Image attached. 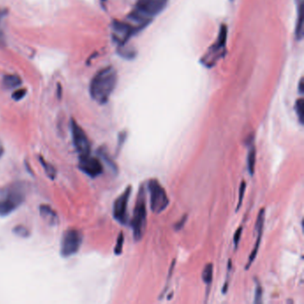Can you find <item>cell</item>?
Instances as JSON below:
<instances>
[{
    "instance_id": "obj_1",
    "label": "cell",
    "mask_w": 304,
    "mask_h": 304,
    "mask_svg": "<svg viewBox=\"0 0 304 304\" xmlns=\"http://www.w3.org/2000/svg\"><path fill=\"white\" fill-rule=\"evenodd\" d=\"M169 0H137L128 20L139 32L148 26L155 17L164 11Z\"/></svg>"
},
{
    "instance_id": "obj_2",
    "label": "cell",
    "mask_w": 304,
    "mask_h": 304,
    "mask_svg": "<svg viewBox=\"0 0 304 304\" xmlns=\"http://www.w3.org/2000/svg\"><path fill=\"white\" fill-rule=\"evenodd\" d=\"M116 70L112 66L105 67L95 75L89 87L92 99L99 105H105L115 89L117 84Z\"/></svg>"
},
{
    "instance_id": "obj_3",
    "label": "cell",
    "mask_w": 304,
    "mask_h": 304,
    "mask_svg": "<svg viewBox=\"0 0 304 304\" xmlns=\"http://www.w3.org/2000/svg\"><path fill=\"white\" fill-rule=\"evenodd\" d=\"M26 192L21 183H15L5 188H0V216L9 215L22 205Z\"/></svg>"
},
{
    "instance_id": "obj_4",
    "label": "cell",
    "mask_w": 304,
    "mask_h": 304,
    "mask_svg": "<svg viewBox=\"0 0 304 304\" xmlns=\"http://www.w3.org/2000/svg\"><path fill=\"white\" fill-rule=\"evenodd\" d=\"M146 205H145V193L144 186L139 188L138 198L134 210L131 227L133 230V238L135 241H140L144 237L146 228Z\"/></svg>"
},
{
    "instance_id": "obj_5",
    "label": "cell",
    "mask_w": 304,
    "mask_h": 304,
    "mask_svg": "<svg viewBox=\"0 0 304 304\" xmlns=\"http://www.w3.org/2000/svg\"><path fill=\"white\" fill-rule=\"evenodd\" d=\"M227 39V25L222 24L220 29V33L215 42L210 46L209 49L205 55L202 56L201 63L204 66L212 67L215 65L218 61L223 58L226 55V45Z\"/></svg>"
},
{
    "instance_id": "obj_6",
    "label": "cell",
    "mask_w": 304,
    "mask_h": 304,
    "mask_svg": "<svg viewBox=\"0 0 304 304\" xmlns=\"http://www.w3.org/2000/svg\"><path fill=\"white\" fill-rule=\"evenodd\" d=\"M150 193V207L155 213H160L170 204L165 189L157 179H150L147 184Z\"/></svg>"
},
{
    "instance_id": "obj_7",
    "label": "cell",
    "mask_w": 304,
    "mask_h": 304,
    "mask_svg": "<svg viewBox=\"0 0 304 304\" xmlns=\"http://www.w3.org/2000/svg\"><path fill=\"white\" fill-rule=\"evenodd\" d=\"M83 237L77 229H69L64 233L62 238L60 254L64 258L76 255L82 243Z\"/></svg>"
},
{
    "instance_id": "obj_8",
    "label": "cell",
    "mask_w": 304,
    "mask_h": 304,
    "mask_svg": "<svg viewBox=\"0 0 304 304\" xmlns=\"http://www.w3.org/2000/svg\"><path fill=\"white\" fill-rule=\"evenodd\" d=\"M71 130H72V143L79 154V157H84L90 155L91 144L86 132L83 130L77 122L71 120Z\"/></svg>"
},
{
    "instance_id": "obj_9",
    "label": "cell",
    "mask_w": 304,
    "mask_h": 304,
    "mask_svg": "<svg viewBox=\"0 0 304 304\" xmlns=\"http://www.w3.org/2000/svg\"><path fill=\"white\" fill-rule=\"evenodd\" d=\"M131 190H132L131 186H128L124 190V192L120 196H118V198L115 200L113 204V209H112L113 218L122 225H127L128 222V201L131 194Z\"/></svg>"
},
{
    "instance_id": "obj_10",
    "label": "cell",
    "mask_w": 304,
    "mask_h": 304,
    "mask_svg": "<svg viewBox=\"0 0 304 304\" xmlns=\"http://www.w3.org/2000/svg\"><path fill=\"white\" fill-rule=\"evenodd\" d=\"M112 39L117 44L121 46L126 44L134 35L138 33L137 30L129 22L120 21H113L112 24Z\"/></svg>"
},
{
    "instance_id": "obj_11",
    "label": "cell",
    "mask_w": 304,
    "mask_h": 304,
    "mask_svg": "<svg viewBox=\"0 0 304 304\" xmlns=\"http://www.w3.org/2000/svg\"><path fill=\"white\" fill-rule=\"evenodd\" d=\"M79 169L84 174L93 178L98 177L104 172V167L99 159L92 157L90 155L79 157Z\"/></svg>"
},
{
    "instance_id": "obj_12",
    "label": "cell",
    "mask_w": 304,
    "mask_h": 304,
    "mask_svg": "<svg viewBox=\"0 0 304 304\" xmlns=\"http://www.w3.org/2000/svg\"><path fill=\"white\" fill-rule=\"evenodd\" d=\"M264 221H265V209L262 208V209L260 210V212H259V215H258L257 221H256L255 231L258 234V237H257V240H256L255 247L253 249V251H252V253H251V255H250V257H249L247 264L245 266V270H246V271L249 270V268L254 263V261H255L256 257H257V254H258V251H259V248H260V242H261L262 234H263Z\"/></svg>"
},
{
    "instance_id": "obj_13",
    "label": "cell",
    "mask_w": 304,
    "mask_h": 304,
    "mask_svg": "<svg viewBox=\"0 0 304 304\" xmlns=\"http://www.w3.org/2000/svg\"><path fill=\"white\" fill-rule=\"evenodd\" d=\"M39 213L41 218L50 226H55L59 222V217L55 210H53L49 205H41L39 206Z\"/></svg>"
},
{
    "instance_id": "obj_14",
    "label": "cell",
    "mask_w": 304,
    "mask_h": 304,
    "mask_svg": "<svg viewBox=\"0 0 304 304\" xmlns=\"http://www.w3.org/2000/svg\"><path fill=\"white\" fill-rule=\"evenodd\" d=\"M295 2L297 4V21L295 27V37L297 40H301L304 36V16H303L304 0H295Z\"/></svg>"
},
{
    "instance_id": "obj_15",
    "label": "cell",
    "mask_w": 304,
    "mask_h": 304,
    "mask_svg": "<svg viewBox=\"0 0 304 304\" xmlns=\"http://www.w3.org/2000/svg\"><path fill=\"white\" fill-rule=\"evenodd\" d=\"M255 165H256V148L252 142L251 146L249 147L248 155H247V169L251 176L255 174Z\"/></svg>"
},
{
    "instance_id": "obj_16",
    "label": "cell",
    "mask_w": 304,
    "mask_h": 304,
    "mask_svg": "<svg viewBox=\"0 0 304 304\" xmlns=\"http://www.w3.org/2000/svg\"><path fill=\"white\" fill-rule=\"evenodd\" d=\"M3 85L6 87V89H16L22 85V80L17 75L8 74L3 79Z\"/></svg>"
},
{
    "instance_id": "obj_17",
    "label": "cell",
    "mask_w": 304,
    "mask_h": 304,
    "mask_svg": "<svg viewBox=\"0 0 304 304\" xmlns=\"http://www.w3.org/2000/svg\"><path fill=\"white\" fill-rule=\"evenodd\" d=\"M39 159L40 164L43 167V170H44L46 175L49 177L50 179H55L56 174H57L55 167L52 165L51 163H48L42 156H39Z\"/></svg>"
},
{
    "instance_id": "obj_18",
    "label": "cell",
    "mask_w": 304,
    "mask_h": 304,
    "mask_svg": "<svg viewBox=\"0 0 304 304\" xmlns=\"http://www.w3.org/2000/svg\"><path fill=\"white\" fill-rule=\"evenodd\" d=\"M212 277H213V264L208 263L204 268V271L202 273V278H203V281L209 287L212 282Z\"/></svg>"
},
{
    "instance_id": "obj_19",
    "label": "cell",
    "mask_w": 304,
    "mask_h": 304,
    "mask_svg": "<svg viewBox=\"0 0 304 304\" xmlns=\"http://www.w3.org/2000/svg\"><path fill=\"white\" fill-rule=\"evenodd\" d=\"M98 155H99L100 157H101L103 160H105V162L108 164V166L110 167L112 171L117 172L116 164L111 159L110 156L108 155V153L105 151V149H104V148H100V149L98 150Z\"/></svg>"
},
{
    "instance_id": "obj_20",
    "label": "cell",
    "mask_w": 304,
    "mask_h": 304,
    "mask_svg": "<svg viewBox=\"0 0 304 304\" xmlns=\"http://www.w3.org/2000/svg\"><path fill=\"white\" fill-rule=\"evenodd\" d=\"M13 233L17 237L21 238H29L30 235H31L30 230L28 229L27 227H25V226H22V225H18L16 227H14L13 228Z\"/></svg>"
},
{
    "instance_id": "obj_21",
    "label": "cell",
    "mask_w": 304,
    "mask_h": 304,
    "mask_svg": "<svg viewBox=\"0 0 304 304\" xmlns=\"http://www.w3.org/2000/svg\"><path fill=\"white\" fill-rule=\"evenodd\" d=\"M295 112L298 117L299 122L303 125L304 124V100L299 98L295 103Z\"/></svg>"
},
{
    "instance_id": "obj_22",
    "label": "cell",
    "mask_w": 304,
    "mask_h": 304,
    "mask_svg": "<svg viewBox=\"0 0 304 304\" xmlns=\"http://www.w3.org/2000/svg\"><path fill=\"white\" fill-rule=\"evenodd\" d=\"M123 243H124V235H123V233L121 232L120 233V235L118 236L116 244H115V247H114V254H115V255H122Z\"/></svg>"
},
{
    "instance_id": "obj_23",
    "label": "cell",
    "mask_w": 304,
    "mask_h": 304,
    "mask_svg": "<svg viewBox=\"0 0 304 304\" xmlns=\"http://www.w3.org/2000/svg\"><path fill=\"white\" fill-rule=\"evenodd\" d=\"M262 296H263V290L260 285V282H256V288H255V304H260L262 303Z\"/></svg>"
},
{
    "instance_id": "obj_24",
    "label": "cell",
    "mask_w": 304,
    "mask_h": 304,
    "mask_svg": "<svg viewBox=\"0 0 304 304\" xmlns=\"http://www.w3.org/2000/svg\"><path fill=\"white\" fill-rule=\"evenodd\" d=\"M245 189H246V183L245 181H242L241 185H240V188H239V199H238V207H237V211H238L240 207L242 206V203H243V196H244V193H245Z\"/></svg>"
},
{
    "instance_id": "obj_25",
    "label": "cell",
    "mask_w": 304,
    "mask_h": 304,
    "mask_svg": "<svg viewBox=\"0 0 304 304\" xmlns=\"http://www.w3.org/2000/svg\"><path fill=\"white\" fill-rule=\"evenodd\" d=\"M27 93V90L25 89H20L15 91L13 95H12V97L13 99L16 100V101H19V100L22 99Z\"/></svg>"
},
{
    "instance_id": "obj_26",
    "label": "cell",
    "mask_w": 304,
    "mask_h": 304,
    "mask_svg": "<svg viewBox=\"0 0 304 304\" xmlns=\"http://www.w3.org/2000/svg\"><path fill=\"white\" fill-rule=\"evenodd\" d=\"M242 232H243V227H239L238 228V230L235 233V236H234V244H235V248L238 249V244L240 242V239H241V236H242Z\"/></svg>"
},
{
    "instance_id": "obj_27",
    "label": "cell",
    "mask_w": 304,
    "mask_h": 304,
    "mask_svg": "<svg viewBox=\"0 0 304 304\" xmlns=\"http://www.w3.org/2000/svg\"><path fill=\"white\" fill-rule=\"evenodd\" d=\"M187 220H188V215L185 214V215L183 216L182 218L174 225V229L177 230V231L182 229L184 226H185V224H186V222H187Z\"/></svg>"
},
{
    "instance_id": "obj_28",
    "label": "cell",
    "mask_w": 304,
    "mask_h": 304,
    "mask_svg": "<svg viewBox=\"0 0 304 304\" xmlns=\"http://www.w3.org/2000/svg\"><path fill=\"white\" fill-rule=\"evenodd\" d=\"M127 138V134L125 132H121V134L119 135V141H118V145H117V148H122V144L125 142Z\"/></svg>"
},
{
    "instance_id": "obj_29",
    "label": "cell",
    "mask_w": 304,
    "mask_h": 304,
    "mask_svg": "<svg viewBox=\"0 0 304 304\" xmlns=\"http://www.w3.org/2000/svg\"><path fill=\"white\" fill-rule=\"evenodd\" d=\"M6 15H7V11H6V10H5V9H0V24H1L2 21L4 20V18L6 16Z\"/></svg>"
},
{
    "instance_id": "obj_30",
    "label": "cell",
    "mask_w": 304,
    "mask_h": 304,
    "mask_svg": "<svg viewBox=\"0 0 304 304\" xmlns=\"http://www.w3.org/2000/svg\"><path fill=\"white\" fill-rule=\"evenodd\" d=\"M303 88H304V80L301 79V80H300V82H299V92H300L301 94L304 93Z\"/></svg>"
},
{
    "instance_id": "obj_31",
    "label": "cell",
    "mask_w": 304,
    "mask_h": 304,
    "mask_svg": "<svg viewBox=\"0 0 304 304\" xmlns=\"http://www.w3.org/2000/svg\"><path fill=\"white\" fill-rule=\"evenodd\" d=\"M4 152H5V150H4V147H3V144L0 143V158L4 155Z\"/></svg>"
}]
</instances>
